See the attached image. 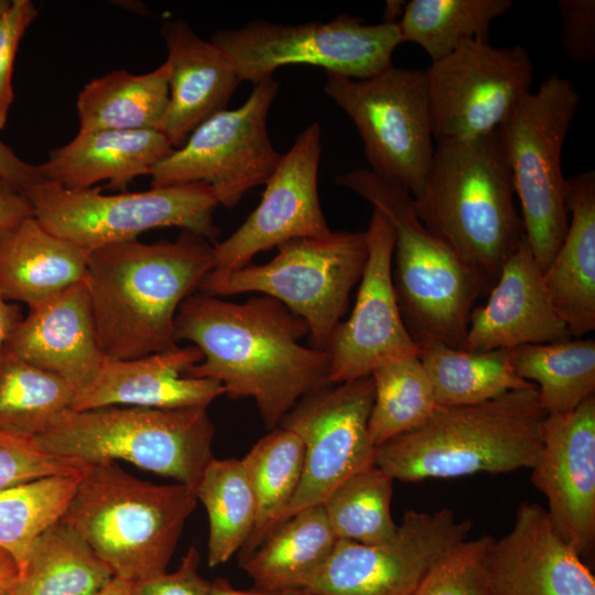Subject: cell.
Instances as JSON below:
<instances>
[{"label": "cell", "mask_w": 595, "mask_h": 595, "mask_svg": "<svg viewBox=\"0 0 595 595\" xmlns=\"http://www.w3.org/2000/svg\"><path fill=\"white\" fill-rule=\"evenodd\" d=\"M309 334L303 318L263 294L234 303L193 293L174 321L175 339L203 354L185 376L214 379L232 399H253L269 430L301 399L332 385L327 353L301 343Z\"/></svg>", "instance_id": "cell-1"}, {"label": "cell", "mask_w": 595, "mask_h": 595, "mask_svg": "<svg viewBox=\"0 0 595 595\" xmlns=\"http://www.w3.org/2000/svg\"><path fill=\"white\" fill-rule=\"evenodd\" d=\"M213 268V244L186 230L174 241L134 239L88 251L84 282L104 356L134 359L177 348L176 313Z\"/></svg>", "instance_id": "cell-2"}, {"label": "cell", "mask_w": 595, "mask_h": 595, "mask_svg": "<svg viewBox=\"0 0 595 595\" xmlns=\"http://www.w3.org/2000/svg\"><path fill=\"white\" fill-rule=\"evenodd\" d=\"M515 187L497 130L461 141H439L420 194L421 223L490 289L524 238Z\"/></svg>", "instance_id": "cell-3"}, {"label": "cell", "mask_w": 595, "mask_h": 595, "mask_svg": "<svg viewBox=\"0 0 595 595\" xmlns=\"http://www.w3.org/2000/svg\"><path fill=\"white\" fill-rule=\"evenodd\" d=\"M545 416L537 388L472 405H437L422 426L376 447L375 465L412 483L532 468Z\"/></svg>", "instance_id": "cell-4"}, {"label": "cell", "mask_w": 595, "mask_h": 595, "mask_svg": "<svg viewBox=\"0 0 595 595\" xmlns=\"http://www.w3.org/2000/svg\"><path fill=\"white\" fill-rule=\"evenodd\" d=\"M335 182L369 202L392 227V280L415 344L462 348L470 313L487 290L482 278L421 223L405 188L368 169L348 171Z\"/></svg>", "instance_id": "cell-5"}, {"label": "cell", "mask_w": 595, "mask_h": 595, "mask_svg": "<svg viewBox=\"0 0 595 595\" xmlns=\"http://www.w3.org/2000/svg\"><path fill=\"white\" fill-rule=\"evenodd\" d=\"M196 501L188 486L155 485L101 459L87 463L61 520L113 576L136 583L166 572Z\"/></svg>", "instance_id": "cell-6"}, {"label": "cell", "mask_w": 595, "mask_h": 595, "mask_svg": "<svg viewBox=\"0 0 595 595\" xmlns=\"http://www.w3.org/2000/svg\"><path fill=\"white\" fill-rule=\"evenodd\" d=\"M207 408L110 405L66 409L35 437L51 454L91 463L122 459L196 489L214 458Z\"/></svg>", "instance_id": "cell-7"}, {"label": "cell", "mask_w": 595, "mask_h": 595, "mask_svg": "<svg viewBox=\"0 0 595 595\" xmlns=\"http://www.w3.org/2000/svg\"><path fill=\"white\" fill-rule=\"evenodd\" d=\"M581 96L574 84L553 74L527 93L497 129L521 205L524 237L542 272L565 236L562 150Z\"/></svg>", "instance_id": "cell-8"}, {"label": "cell", "mask_w": 595, "mask_h": 595, "mask_svg": "<svg viewBox=\"0 0 595 595\" xmlns=\"http://www.w3.org/2000/svg\"><path fill=\"white\" fill-rule=\"evenodd\" d=\"M367 255L365 231L299 238L278 247L266 263L212 270L198 291L221 299L249 292L271 296L306 322L310 346L324 349L342 322Z\"/></svg>", "instance_id": "cell-9"}, {"label": "cell", "mask_w": 595, "mask_h": 595, "mask_svg": "<svg viewBox=\"0 0 595 595\" xmlns=\"http://www.w3.org/2000/svg\"><path fill=\"white\" fill-rule=\"evenodd\" d=\"M22 192L48 231L87 251L164 227L182 228L213 245L220 235L214 221L219 203L205 183L107 195L99 188L71 190L41 178Z\"/></svg>", "instance_id": "cell-10"}, {"label": "cell", "mask_w": 595, "mask_h": 595, "mask_svg": "<svg viewBox=\"0 0 595 595\" xmlns=\"http://www.w3.org/2000/svg\"><path fill=\"white\" fill-rule=\"evenodd\" d=\"M210 41L228 56L240 80L253 85L294 64L368 79L392 65V54L402 43L397 22L366 24L347 14L300 24L251 21L241 28L217 30Z\"/></svg>", "instance_id": "cell-11"}, {"label": "cell", "mask_w": 595, "mask_h": 595, "mask_svg": "<svg viewBox=\"0 0 595 595\" xmlns=\"http://www.w3.org/2000/svg\"><path fill=\"white\" fill-rule=\"evenodd\" d=\"M324 93L355 125L370 171L419 195L435 148L423 71L391 65L361 80L327 74Z\"/></svg>", "instance_id": "cell-12"}, {"label": "cell", "mask_w": 595, "mask_h": 595, "mask_svg": "<svg viewBox=\"0 0 595 595\" xmlns=\"http://www.w3.org/2000/svg\"><path fill=\"white\" fill-rule=\"evenodd\" d=\"M273 78L253 85L236 109L221 110L196 127L151 173V187L209 185L219 203L235 207L252 187L266 184L281 155L272 145L267 118L277 96Z\"/></svg>", "instance_id": "cell-13"}, {"label": "cell", "mask_w": 595, "mask_h": 595, "mask_svg": "<svg viewBox=\"0 0 595 595\" xmlns=\"http://www.w3.org/2000/svg\"><path fill=\"white\" fill-rule=\"evenodd\" d=\"M423 73L434 140L461 141L501 126L531 90L533 63L520 45L468 40Z\"/></svg>", "instance_id": "cell-14"}, {"label": "cell", "mask_w": 595, "mask_h": 595, "mask_svg": "<svg viewBox=\"0 0 595 595\" xmlns=\"http://www.w3.org/2000/svg\"><path fill=\"white\" fill-rule=\"evenodd\" d=\"M371 376L332 383L301 399L279 426L291 430L304 445V469L282 518L323 505L347 478L375 464L376 447L368 434L374 402Z\"/></svg>", "instance_id": "cell-15"}, {"label": "cell", "mask_w": 595, "mask_h": 595, "mask_svg": "<svg viewBox=\"0 0 595 595\" xmlns=\"http://www.w3.org/2000/svg\"><path fill=\"white\" fill-rule=\"evenodd\" d=\"M468 519L453 511L409 510L394 537L380 544L337 540L306 589L317 595H412L429 570L467 539Z\"/></svg>", "instance_id": "cell-16"}, {"label": "cell", "mask_w": 595, "mask_h": 595, "mask_svg": "<svg viewBox=\"0 0 595 595\" xmlns=\"http://www.w3.org/2000/svg\"><path fill=\"white\" fill-rule=\"evenodd\" d=\"M321 153V127L315 121L281 155L255 210L228 238L213 245V270H237L290 240L332 231L318 197Z\"/></svg>", "instance_id": "cell-17"}, {"label": "cell", "mask_w": 595, "mask_h": 595, "mask_svg": "<svg viewBox=\"0 0 595 595\" xmlns=\"http://www.w3.org/2000/svg\"><path fill=\"white\" fill-rule=\"evenodd\" d=\"M368 255L349 317L334 329L324 350L332 383L369 376L383 360L419 354L397 299L392 280L394 235L377 209L365 231Z\"/></svg>", "instance_id": "cell-18"}, {"label": "cell", "mask_w": 595, "mask_h": 595, "mask_svg": "<svg viewBox=\"0 0 595 595\" xmlns=\"http://www.w3.org/2000/svg\"><path fill=\"white\" fill-rule=\"evenodd\" d=\"M531 483L548 500L559 534L584 559L595 547V394L567 413L547 414Z\"/></svg>", "instance_id": "cell-19"}, {"label": "cell", "mask_w": 595, "mask_h": 595, "mask_svg": "<svg viewBox=\"0 0 595 595\" xmlns=\"http://www.w3.org/2000/svg\"><path fill=\"white\" fill-rule=\"evenodd\" d=\"M493 595H595V577L555 530L545 508L522 502L511 530L495 541Z\"/></svg>", "instance_id": "cell-20"}, {"label": "cell", "mask_w": 595, "mask_h": 595, "mask_svg": "<svg viewBox=\"0 0 595 595\" xmlns=\"http://www.w3.org/2000/svg\"><path fill=\"white\" fill-rule=\"evenodd\" d=\"M572 338L550 300L526 237L508 258L488 299L470 313L463 349H512Z\"/></svg>", "instance_id": "cell-21"}, {"label": "cell", "mask_w": 595, "mask_h": 595, "mask_svg": "<svg viewBox=\"0 0 595 595\" xmlns=\"http://www.w3.org/2000/svg\"><path fill=\"white\" fill-rule=\"evenodd\" d=\"M203 354L195 345L134 359L105 357L95 379L76 392L69 409L110 405L155 409L207 408L225 394L220 382L185 376Z\"/></svg>", "instance_id": "cell-22"}, {"label": "cell", "mask_w": 595, "mask_h": 595, "mask_svg": "<svg viewBox=\"0 0 595 595\" xmlns=\"http://www.w3.org/2000/svg\"><path fill=\"white\" fill-rule=\"evenodd\" d=\"M6 346L29 364L63 378L76 392L86 388L105 356L85 282L29 307Z\"/></svg>", "instance_id": "cell-23"}, {"label": "cell", "mask_w": 595, "mask_h": 595, "mask_svg": "<svg viewBox=\"0 0 595 595\" xmlns=\"http://www.w3.org/2000/svg\"><path fill=\"white\" fill-rule=\"evenodd\" d=\"M161 34L170 75L169 104L160 131L173 148H180L196 127L226 109L241 80L228 56L186 22H165Z\"/></svg>", "instance_id": "cell-24"}, {"label": "cell", "mask_w": 595, "mask_h": 595, "mask_svg": "<svg viewBox=\"0 0 595 595\" xmlns=\"http://www.w3.org/2000/svg\"><path fill=\"white\" fill-rule=\"evenodd\" d=\"M173 149L159 130L78 131L53 149L37 170L42 178L66 188L86 190L107 181L109 187L125 192L136 177L151 175Z\"/></svg>", "instance_id": "cell-25"}, {"label": "cell", "mask_w": 595, "mask_h": 595, "mask_svg": "<svg viewBox=\"0 0 595 595\" xmlns=\"http://www.w3.org/2000/svg\"><path fill=\"white\" fill-rule=\"evenodd\" d=\"M571 220L553 259L542 272L553 307L572 337L595 328V172L565 181Z\"/></svg>", "instance_id": "cell-26"}, {"label": "cell", "mask_w": 595, "mask_h": 595, "mask_svg": "<svg viewBox=\"0 0 595 595\" xmlns=\"http://www.w3.org/2000/svg\"><path fill=\"white\" fill-rule=\"evenodd\" d=\"M88 251L48 231L34 216L0 235V294L40 305L85 280Z\"/></svg>", "instance_id": "cell-27"}, {"label": "cell", "mask_w": 595, "mask_h": 595, "mask_svg": "<svg viewBox=\"0 0 595 595\" xmlns=\"http://www.w3.org/2000/svg\"><path fill=\"white\" fill-rule=\"evenodd\" d=\"M336 542L323 505L313 506L281 522L240 564L257 587L306 588Z\"/></svg>", "instance_id": "cell-28"}, {"label": "cell", "mask_w": 595, "mask_h": 595, "mask_svg": "<svg viewBox=\"0 0 595 595\" xmlns=\"http://www.w3.org/2000/svg\"><path fill=\"white\" fill-rule=\"evenodd\" d=\"M169 75L164 62L145 74L116 69L90 80L76 100L78 131H160L169 104Z\"/></svg>", "instance_id": "cell-29"}, {"label": "cell", "mask_w": 595, "mask_h": 595, "mask_svg": "<svg viewBox=\"0 0 595 595\" xmlns=\"http://www.w3.org/2000/svg\"><path fill=\"white\" fill-rule=\"evenodd\" d=\"M110 567L62 520L32 543L11 595H97Z\"/></svg>", "instance_id": "cell-30"}, {"label": "cell", "mask_w": 595, "mask_h": 595, "mask_svg": "<svg viewBox=\"0 0 595 595\" xmlns=\"http://www.w3.org/2000/svg\"><path fill=\"white\" fill-rule=\"evenodd\" d=\"M419 357L439 407L472 405L536 388L516 374L507 349L472 351L430 343L419 347Z\"/></svg>", "instance_id": "cell-31"}, {"label": "cell", "mask_w": 595, "mask_h": 595, "mask_svg": "<svg viewBox=\"0 0 595 595\" xmlns=\"http://www.w3.org/2000/svg\"><path fill=\"white\" fill-rule=\"evenodd\" d=\"M516 374L533 383L547 414L567 413L595 394L593 338L523 345L509 349Z\"/></svg>", "instance_id": "cell-32"}, {"label": "cell", "mask_w": 595, "mask_h": 595, "mask_svg": "<svg viewBox=\"0 0 595 595\" xmlns=\"http://www.w3.org/2000/svg\"><path fill=\"white\" fill-rule=\"evenodd\" d=\"M241 462L255 495L257 519L240 549V561L281 523L302 479L304 445L294 432L279 426L260 439Z\"/></svg>", "instance_id": "cell-33"}, {"label": "cell", "mask_w": 595, "mask_h": 595, "mask_svg": "<svg viewBox=\"0 0 595 595\" xmlns=\"http://www.w3.org/2000/svg\"><path fill=\"white\" fill-rule=\"evenodd\" d=\"M195 495L208 516L207 563L215 567L240 551L256 524V499L241 459L214 457Z\"/></svg>", "instance_id": "cell-34"}, {"label": "cell", "mask_w": 595, "mask_h": 595, "mask_svg": "<svg viewBox=\"0 0 595 595\" xmlns=\"http://www.w3.org/2000/svg\"><path fill=\"white\" fill-rule=\"evenodd\" d=\"M370 376L375 396L368 434L375 447L419 429L437 407L419 354L383 360Z\"/></svg>", "instance_id": "cell-35"}, {"label": "cell", "mask_w": 595, "mask_h": 595, "mask_svg": "<svg viewBox=\"0 0 595 595\" xmlns=\"http://www.w3.org/2000/svg\"><path fill=\"white\" fill-rule=\"evenodd\" d=\"M510 0H411L397 22L402 42L418 44L436 62L468 40L488 41L491 23Z\"/></svg>", "instance_id": "cell-36"}, {"label": "cell", "mask_w": 595, "mask_h": 595, "mask_svg": "<svg viewBox=\"0 0 595 595\" xmlns=\"http://www.w3.org/2000/svg\"><path fill=\"white\" fill-rule=\"evenodd\" d=\"M76 390L55 374L35 367L7 346L0 357V431L36 437Z\"/></svg>", "instance_id": "cell-37"}, {"label": "cell", "mask_w": 595, "mask_h": 595, "mask_svg": "<svg viewBox=\"0 0 595 595\" xmlns=\"http://www.w3.org/2000/svg\"><path fill=\"white\" fill-rule=\"evenodd\" d=\"M82 474L43 477L0 489V549L23 567L35 539L60 521Z\"/></svg>", "instance_id": "cell-38"}, {"label": "cell", "mask_w": 595, "mask_h": 595, "mask_svg": "<svg viewBox=\"0 0 595 595\" xmlns=\"http://www.w3.org/2000/svg\"><path fill=\"white\" fill-rule=\"evenodd\" d=\"M393 480L374 464L333 490L323 507L337 540L380 544L394 537L398 524L390 511Z\"/></svg>", "instance_id": "cell-39"}, {"label": "cell", "mask_w": 595, "mask_h": 595, "mask_svg": "<svg viewBox=\"0 0 595 595\" xmlns=\"http://www.w3.org/2000/svg\"><path fill=\"white\" fill-rule=\"evenodd\" d=\"M496 539L483 534L453 545L412 595H493L489 561Z\"/></svg>", "instance_id": "cell-40"}, {"label": "cell", "mask_w": 595, "mask_h": 595, "mask_svg": "<svg viewBox=\"0 0 595 595\" xmlns=\"http://www.w3.org/2000/svg\"><path fill=\"white\" fill-rule=\"evenodd\" d=\"M86 465L51 454L35 437L0 431V489L43 477L80 474Z\"/></svg>", "instance_id": "cell-41"}, {"label": "cell", "mask_w": 595, "mask_h": 595, "mask_svg": "<svg viewBox=\"0 0 595 595\" xmlns=\"http://www.w3.org/2000/svg\"><path fill=\"white\" fill-rule=\"evenodd\" d=\"M39 12L31 0H12L0 17V129L14 101L12 75L19 44Z\"/></svg>", "instance_id": "cell-42"}, {"label": "cell", "mask_w": 595, "mask_h": 595, "mask_svg": "<svg viewBox=\"0 0 595 595\" xmlns=\"http://www.w3.org/2000/svg\"><path fill=\"white\" fill-rule=\"evenodd\" d=\"M561 42L572 62L591 64L595 60V1L559 0Z\"/></svg>", "instance_id": "cell-43"}, {"label": "cell", "mask_w": 595, "mask_h": 595, "mask_svg": "<svg viewBox=\"0 0 595 595\" xmlns=\"http://www.w3.org/2000/svg\"><path fill=\"white\" fill-rule=\"evenodd\" d=\"M199 561L191 547L176 571L132 583L131 595H209L212 582L199 574Z\"/></svg>", "instance_id": "cell-44"}, {"label": "cell", "mask_w": 595, "mask_h": 595, "mask_svg": "<svg viewBox=\"0 0 595 595\" xmlns=\"http://www.w3.org/2000/svg\"><path fill=\"white\" fill-rule=\"evenodd\" d=\"M32 216V206L23 192L0 178V235Z\"/></svg>", "instance_id": "cell-45"}, {"label": "cell", "mask_w": 595, "mask_h": 595, "mask_svg": "<svg viewBox=\"0 0 595 595\" xmlns=\"http://www.w3.org/2000/svg\"><path fill=\"white\" fill-rule=\"evenodd\" d=\"M0 178L23 191L42 178L37 165L22 160L9 145L0 140Z\"/></svg>", "instance_id": "cell-46"}, {"label": "cell", "mask_w": 595, "mask_h": 595, "mask_svg": "<svg viewBox=\"0 0 595 595\" xmlns=\"http://www.w3.org/2000/svg\"><path fill=\"white\" fill-rule=\"evenodd\" d=\"M209 595H317L306 588H260L238 589L227 580L216 578L212 582Z\"/></svg>", "instance_id": "cell-47"}, {"label": "cell", "mask_w": 595, "mask_h": 595, "mask_svg": "<svg viewBox=\"0 0 595 595\" xmlns=\"http://www.w3.org/2000/svg\"><path fill=\"white\" fill-rule=\"evenodd\" d=\"M22 317L19 306L9 303L0 294V357L11 333Z\"/></svg>", "instance_id": "cell-48"}, {"label": "cell", "mask_w": 595, "mask_h": 595, "mask_svg": "<svg viewBox=\"0 0 595 595\" xmlns=\"http://www.w3.org/2000/svg\"><path fill=\"white\" fill-rule=\"evenodd\" d=\"M18 575L19 569L14 559L0 549V595L11 593Z\"/></svg>", "instance_id": "cell-49"}, {"label": "cell", "mask_w": 595, "mask_h": 595, "mask_svg": "<svg viewBox=\"0 0 595 595\" xmlns=\"http://www.w3.org/2000/svg\"><path fill=\"white\" fill-rule=\"evenodd\" d=\"M132 583L113 576L97 595H131Z\"/></svg>", "instance_id": "cell-50"}, {"label": "cell", "mask_w": 595, "mask_h": 595, "mask_svg": "<svg viewBox=\"0 0 595 595\" xmlns=\"http://www.w3.org/2000/svg\"><path fill=\"white\" fill-rule=\"evenodd\" d=\"M404 6H405V2H403V1H388L383 21L385 22H397L396 17H397V14L402 15Z\"/></svg>", "instance_id": "cell-51"}, {"label": "cell", "mask_w": 595, "mask_h": 595, "mask_svg": "<svg viewBox=\"0 0 595 595\" xmlns=\"http://www.w3.org/2000/svg\"><path fill=\"white\" fill-rule=\"evenodd\" d=\"M11 0H0V17L8 10Z\"/></svg>", "instance_id": "cell-52"}, {"label": "cell", "mask_w": 595, "mask_h": 595, "mask_svg": "<svg viewBox=\"0 0 595 595\" xmlns=\"http://www.w3.org/2000/svg\"><path fill=\"white\" fill-rule=\"evenodd\" d=\"M2 595H11V593H6V594H2Z\"/></svg>", "instance_id": "cell-53"}]
</instances>
